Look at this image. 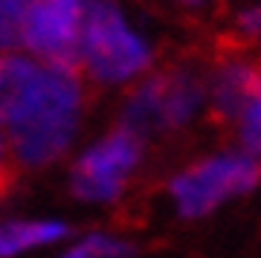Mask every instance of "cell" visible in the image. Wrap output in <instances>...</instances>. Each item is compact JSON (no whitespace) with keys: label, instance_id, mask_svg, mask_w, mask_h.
Returning <instances> with one entry per match:
<instances>
[{"label":"cell","instance_id":"obj_1","mask_svg":"<svg viewBox=\"0 0 261 258\" xmlns=\"http://www.w3.org/2000/svg\"><path fill=\"white\" fill-rule=\"evenodd\" d=\"M87 87L75 64L0 53V128L15 171H47L70 160L84 131Z\"/></svg>","mask_w":261,"mask_h":258},{"label":"cell","instance_id":"obj_2","mask_svg":"<svg viewBox=\"0 0 261 258\" xmlns=\"http://www.w3.org/2000/svg\"><path fill=\"white\" fill-rule=\"evenodd\" d=\"M75 67L93 87L128 90L157 67V44L122 0H93Z\"/></svg>","mask_w":261,"mask_h":258},{"label":"cell","instance_id":"obj_3","mask_svg":"<svg viewBox=\"0 0 261 258\" xmlns=\"http://www.w3.org/2000/svg\"><path fill=\"white\" fill-rule=\"evenodd\" d=\"M203 113H209L206 67L180 61L154 67L137 84L122 90L116 122L151 142L189 131Z\"/></svg>","mask_w":261,"mask_h":258},{"label":"cell","instance_id":"obj_4","mask_svg":"<svg viewBox=\"0 0 261 258\" xmlns=\"http://www.w3.org/2000/svg\"><path fill=\"white\" fill-rule=\"evenodd\" d=\"M261 189V163L238 145L215 148L174 168L163 183L168 212L183 223H200Z\"/></svg>","mask_w":261,"mask_h":258},{"label":"cell","instance_id":"obj_5","mask_svg":"<svg viewBox=\"0 0 261 258\" xmlns=\"http://www.w3.org/2000/svg\"><path fill=\"white\" fill-rule=\"evenodd\" d=\"M148 160V139L125 125L102 131L67 160V192L75 203L113 209L128 197Z\"/></svg>","mask_w":261,"mask_h":258},{"label":"cell","instance_id":"obj_6","mask_svg":"<svg viewBox=\"0 0 261 258\" xmlns=\"http://www.w3.org/2000/svg\"><path fill=\"white\" fill-rule=\"evenodd\" d=\"M93 0H29L20 49L41 61L75 64Z\"/></svg>","mask_w":261,"mask_h":258},{"label":"cell","instance_id":"obj_7","mask_svg":"<svg viewBox=\"0 0 261 258\" xmlns=\"http://www.w3.org/2000/svg\"><path fill=\"white\" fill-rule=\"evenodd\" d=\"M261 84V61L232 53L221 56L212 67H206V99H209V113L218 122L232 125L244 101L252 96V90Z\"/></svg>","mask_w":261,"mask_h":258},{"label":"cell","instance_id":"obj_8","mask_svg":"<svg viewBox=\"0 0 261 258\" xmlns=\"http://www.w3.org/2000/svg\"><path fill=\"white\" fill-rule=\"evenodd\" d=\"M75 235L73 223L53 215L0 218V258H27L29 252L58 249Z\"/></svg>","mask_w":261,"mask_h":258},{"label":"cell","instance_id":"obj_9","mask_svg":"<svg viewBox=\"0 0 261 258\" xmlns=\"http://www.w3.org/2000/svg\"><path fill=\"white\" fill-rule=\"evenodd\" d=\"M53 258H137V244L113 229H87L61 244Z\"/></svg>","mask_w":261,"mask_h":258},{"label":"cell","instance_id":"obj_10","mask_svg":"<svg viewBox=\"0 0 261 258\" xmlns=\"http://www.w3.org/2000/svg\"><path fill=\"white\" fill-rule=\"evenodd\" d=\"M235 145L261 163V84L252 90V96L244 101V108L232 119Z\"/></svg>","mask_w":261,"mask_h":258},{"label":"cell","instance_id":"obj_11","mask_svg":"<svg viewBox=\"0 0 261 258\" xmlns=\"http://www.w3.org/2000/svg\"><path fill=\"white\" fill-rule=\"evenodd\" d=\"M27 6L29 0H0V53L20 49Z\"/></svg>","mask_w":261,"mask_h":258},{"label":"cell","instance_id":"obj_12","mask_svg":"<svg viewBox=\"0 0 261 258\" xmlns=\"http://www.w3.org/2000/svg\"><path fill=\"white\" fill-rule=\"evenodd\" d=\"M232 32L244 41H261V0H247L235 6Z\"/></svg>","mask_w":261,"mask_h":258},{"label":"cell","instance_id":"obj_13","mask_svg":"<svg viewBox=\"0 0 261 258\" xmlns=\"http://www.w3.org/2000/svg\"><path fill=\"white\" fill-rule=\"evenodd\" d=\"M12 171H15V166H12V157H9V142H6L3 128H0V189L9 183Z\"/></svg>","mask_w":261,"mask_h":258},{"label":"cell","instance_id":"obj_14","mask_svg":"<svg viewBox=\"0 0 261 258\" xmlns=\"http://www.w3.org/2000/svg\"><path fill=\"white\" fill-rule=\"evenodd\" d=\"M174 6H180V9H186V12H209L215 9L221 0H171Z\"/></svg>","mask_w":261,"mask_h":258}]
</instances>
